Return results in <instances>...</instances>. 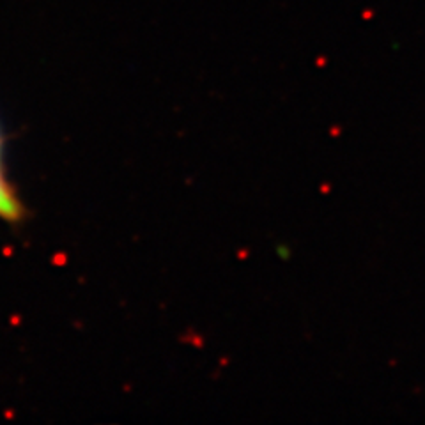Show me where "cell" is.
Here are the masks:
<instances>
[{"mask_svg": "<svg viewBox=\"0 0 425 425\" xmlns=\"http://www.w3.org/2000/svg\"><path fill=\"white\" fill-rule=\"evenodd\" d=\"M23 216H25V209L2 168V138H0V218L7 222H20Z\"/></svg>", "mask_w": 425, "mask_h": 425, "instance_id": "cell-1", "label": "cell"}]
</instances>
